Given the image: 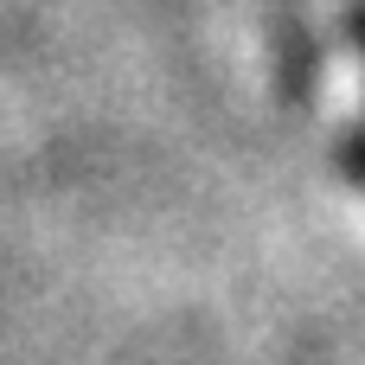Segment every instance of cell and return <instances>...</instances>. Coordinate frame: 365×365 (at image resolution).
<instances>
[{
  "label": "cell",
  "instance_id": "1",
  "mask_svg": "<svg viewBox=\"0 0 365 365\" xmlns=\"http://www.w3.org/2000/svg\"><path fill=\"white\" fill-rule=\"evenodd\" d=\"M340 26H346V38H353V51H359V71H365V0H346V6H340Z\"/></svg>",
  "mask_w": 365,
  "mask_h": 365
}]
</instances>
